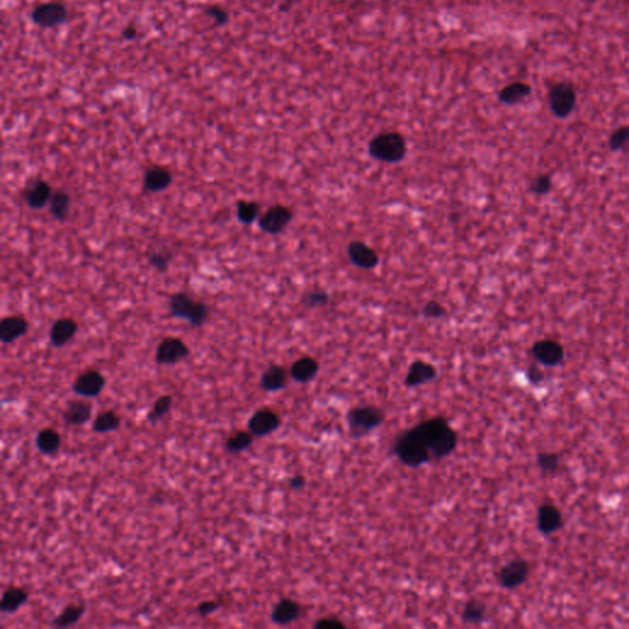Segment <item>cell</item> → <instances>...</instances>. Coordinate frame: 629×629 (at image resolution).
Here are the masks:
<instances>
[{
  "label": "cell",
  "instance_id": "6da1fadb",
  "mask_svg": "<svg viewBox=\"0 0 629 629\" xmlns=\"http://www.w3.org/2000/svg\"><path fill=\"white\" fill-rule=\"evenodd\" d=\"M428 447L432 461L452 455L457 447V433L444 417H434L413 427Z\"/></svg>",
  "mask_w": 629,
  "mask_h": 629
},
{
  "label": "cell",
  "instance_id": "7a4b0ae2",
  "mask_svg": "<svg viewBox=\"0 0 629 629\" xmlns=\"http://www.w3.org/2000/svg\"><path fill=\"white\" fill-rule=\"evenodd\" d=\"M391 452L403 465L412 469H418L432 462L428 447H425V442L420 439L415 428L408 429L397 437Z\"/></svg>",
  "mask_w": 629,
  "mask_h": 629
},
{
  "label": "cell",
  "instance_id": "3957f363",
  "mask_svg": "<svg viewBox=\"0 0 629 629\" xmlns=\"http://www.w3.org/2000/svg\"><path fill=\"white\" fill-rule=\"evenodd\" d=\"M368 153L380 163L397 164L406 156V138L396 131L378 133L368 144Z\"/></svg>",
  "mask_w": 629,
  "mask_h": 629
},
{
  "label": "cell",
  "instance_id": "277c9868",
  "mask_svg": "<svg viewBox=\"0 0 629 629\" xmlns=\"http://www.w3.org/2000/svg\"><path fill=\"white\" fill-rule=\"evenodd\" d=\"M169 306L173 317L186 319L193 327H201L209 317V307L186 292L173 294L170 297Z\"/></svg>",
  "mask_w": 629,
  "mask_h": 629
},
{
  "label": "cell",
  "instance_id": "5b68a950",
  "mask_svg": "<svg viewBox=\"0 0 629 629\" xmlns=\"http://www.w3.org/2000/svg\"><path fill=\"white\" fill-rule=\"evenodd\" d=\"M385 420V413L376 406H358L351 408L346 415L349 435L353 439L366 437L378 428Z\"/></svg>",
  "mask_w": 629,
  "mask_h": 629
},
{
  "label": "cell",
  "instance_id": "8992f818",
  "mask_svg": "<svg viewBox=\"0 0 629 629\" xmlns=\"http://www.w3.org/2000/svg\"><path fill=\"white\" fill-rule=\"evenodd\" d=\"M31 20L42 28H55L67 23L68 9L60 1H48L37 5L31 13Z\"/></svg>",
  "mask_w": 629,
  "mask_h": 629
},
{
  "label": "cell",
  "instance_id": "52a82bcc",
  "mask_svg": "<svg viewBox=\"0 0 629 629\" xmlns=\"http://www.w3.org/2000/svg\"><path fill=\"white\" fill-rule=\"evenodd\" d=\"M576 104V92L569 82H558L549 90V107L552 112L559 119H566Z\"/></svg>",
  "mask_w": 629,
  "mask_h": 629
},
{
  "label": "cell",
  "instance_id": "ba28073f",
  "mask_svg": "<svg viewBox=\"0 0 629 629\" xmlns=\"http://www.w3.org/2000/svg\"><path fill=\"white\" fill-rule=\"evenodd\" d=\"M294 213L292 210L283 204H274L261 215L258 220L261 230L270 235H278L292 223Z\"/></svg>",
  "mask_w": 629,
  "mask_h": 629
},
{
  "label": "cell",
  "instance_id": "9c48e42d",
  "mask_svg": "<svg viewBox=\"0 0 629 629\" xmlns=\"http://www.w3.org/2000/svg\"><path fill=\"white\" fill-rule=\"evenodd\" d=\"M190 348L181 338L166 337L159 343L155 361L160 365H175L190 356Z\"/></svg>",
  "mask_w": 629,
  "mask_h": 629
},
{
  "label": "cell",
  "instance_id": "30bf717a",
  "mask_svg": "<svg viewBox=\"0 0 629 629\" xmlns=\"http://www.w3.org/2000/svg\"><path fill=\"white\" fill-rule=\"evenodd\" d=\"M530 566L525 559H513L503 566L498 573V581L506 590L519 588L527 580Z\"/></svg>",
  "mask_w": 629,
  "mask_h": 629
},
{
  "label": "cell",
  "instance_id": "8fae6325",
  "mask_svg": "<svg viewBox=\"0 0 629 629\" xmlns=\"http://www.w3.org/2000/svg\"><path fill=\"white\" fill-rule=\"evenodd\" d=\"M346 255L351 263L361 269H374L380 262L378 252L361 240H353L346 246Z\"/></svg>",
  "mask_w": 629,
  "mask_h": 629
},
{
  "label": "cell",
  "instance_id": "7c38bea8",
  "mask_svg": "<svg viewBox=\"0 0 629 629\" xmlns=\"http://www.w3.org/2000/svg\"><path fill=\"white\" fill-rule=\"evenodd\" d=\"M280 427V418L277 412L270 408H261L256 410L248 420L247 429L255 437H266L274 433Z\"/></svg>",
  "mask_w": 629,
  "mask_h": 629
},
{
  "label": "cell",
  "instance_id": "4fadbf2b",
  "mask_svg": "<svg viewBox=\"0 0 629 629\" xmlns=\"http://www.w3.org/2000/svg\"><path fill=\"white\" fill-rule=\"evenodd\" d=\"M106 378L104 375L101 374L97 370H87L78 378H75L73 383L74 393L79 396L97 397L102 393V390L105 388Z\"/></svg>",
  "mask_w": 629,
  "mask_h": 629
},
{
  "label": "cell",
  "instance_id": "5bb4252c",
  "mask_svg": "<svg viewBox=\"0 0 629 629\" xmlns=\"http://www.w3.org/2000/svg\"><path fill=\"white\" fill-rule=\"evenodd\" d=\"M532 356L546 366H554L564 359V348L561 343L553 339H542L535 343Z\"/></svg>",
  "mask_w": 629,
  "mask_h": 629
},
{
  "label": "cell",
  "instance_id": "9a60e30c",
  "mask_svg": "<svg viewBox=\"0 0 629 629\" xmlns=\"http://www.w3.org/2000/svg\"><path fill=\"white\" fill-rule=\"evenodd\" d=\"M437 376H438V371L433 364L418 359L410 365L406 378H405V385L407 388H417V386H422V385L433 381L437 378Z\"/></svg>",
  "mask_w": 629,
  "mask_h": 629
},
{
  "label": "cell",
  "instance_id": "2e32d148",
  "mask_svg": "<svg viewBox=\"0 0 629 629\" xmlns=\"http://www.w3.org/2000/svg\"><path fill=\"white\" fill-rule=\"evenodd\" d=\"M537 527L543 535H551L563 527V515L553 504H542L538 508Z\"/></svg>",
  "mask_w": 629,
  "mask_h": 629
},
{
  "label": "cell",
  "instance_id": "e0dca14e",
  "mask_svg": "<svg viewBox=\"0 0 629 629\" xmlns=\"http://www.w3.org/2000/svg\"><path fill=\"white\" fill-rule=\"evenodd\" d=\"M28 319L20 314H13L1 319L0 322V339L4 344L15 342L28 332Z\"/></svg>",
  "mask_w": 629,
  "mask_h": 629
},
{
  "label": "cell",
  "instance_id": "ac0fdd59",
  "mask_svg": "<svg viewBox=\"0 0 629 629\" xmlns=\"http://www.w3.org/2000/svg\"><path fill=\"white\" fill-rule=\"evenodd\" d=\"M92 405L82 400H72L67 403L63 420L68 425H84L92 420Z\"/></svg>",
  "mask_w": 629,
  "mask_h": 629
},
{
  "label": "cell",
  "instance_id": "d6986e66",
  "mask_svg": "<svg viewBox=\"0 0 629 629\" xmlns=\"http://www.w3.org/2000/svg\"><path fill=\"white\" fill-rule=\"evenodd\" d=\"M300 613L301 607L297 601H294L292 598H282L273 607L270 613V620L275 625H290L300 617Z\"/></svg>",
  "mask_w": 629,
  "mask_h": 629
},
{
  "label": "cell",
  "instance_id": "ffe728a7",
  "mask_svg": "<svg viewBox=\"0 0 629 629\" xmlns=\"http://www.w3.org/2000/svg\"><path fill=\"white\" fill-rule=\"evenodd\" d=\"M171 182H173V173L164 166L154 165L144 173V188L146 191L153 193L165 191Z\"/></svg>",
  "mask_w": 629,
  "mask_h": 629
},
{
  "label": "cell",
  "instance_id": "44dd1931",
  "mask_svg": "<svg viewBox=\"0 0 629 629\" xmlns=\"http://www.w3.org/2000/svg\"><path fill=\"white\" fill-rule=\"evenodd\" d=\"M319 364L312 356H302L294 361L289 370L290 378L299 383H307L312 381L319 374Z\"/></svg>",
  "mask_w": 629,
  "mask_h": 629
},
{
  "label": "cell",
  "instance_id": "7402d4cb",
  "mask_svg": "<svg viewBox=\"0 0 629 629\" xmlns=\"http://www.w3.org/2000/svg\"><path fill=\"white\" fill-rule=\"evenodd\" d=\"M52 187L43 180H37L25 191V201L31 209H42L50 201Z\"/></svg>",
  "mask_w": 629,
  "mask_h": 629
},
{
  "label": "cell",
  "instance_id": "603a6c76",
  "mask_svg": "<svg viewBox=\"0 0 629 629\" xmlns=\"http://www.w3.org/2000/svg\"><path fill=\"white\" fill-rule=\"evenodd\" d=\"M77 332H78V324L75 319L69 317L58 319L50 329V343L57 348L65 346Z\"/></svg>",
  "mask_w": 629,
  "mask_h": 629
},
{
  "label": "cell",
  "instance_id": "cb8c5ba5",
  "mask_svg": "<svg viewBox=\"0 0 629 629\" xmlns=\"http://www.w3.org/2000/svg\"><path fill=\"white\" fill-rule=\"evenodd\" d=\"M289 373L284 366L270 365L261 378V388L266 393H277L283 390L288 383Z\"/></svg>",
  "mask_w": 629,
  "mask_h": 629
},
{
  "label": "cell",
  "instance_id": "d4e9b609",
  "mask_svg": "<svg viewBox=\"0 0 629 629\" xmlns=\"http://www.w3.org/2000/svg\"><path fill=\"white\" fill-rule=\"evenodd\" d=\"M531 94V87L524 82H514L503 87L499 92V101L504 105H516Z\"/></svg>",
  "mask_w": 629,
  "mask_h": 629
},
{
  "label": "cell",
  "instance_id": "484cf974",
  "mask_svg": "<svg viewBox=\"0 0 629 629\" xmlns=\"http://www.w3.org/2000/svg\"><path fill=\"white\" fill-rule=\"evenodd\" d=\"M62 445L60 433L52 428L42 429L37 434L36 447L45 455H55Z\"/></svg>",
  "mask_w": 629,
  "mask_h": 629
},
{
  "label": "cell",
  "instance_id": "4316f807",
  "mask_svg": "<svg viewBox=\"0 0 629 629\" xmlns=\"http://www.w3.org/2000/svg\"><path fill=\"white\" fill-rule=\"evenodd\" d=\"M28 598V594L21 588H9L5 590L0 602V610L4 613H14L18 611L23 603H26Z\"/></svg>",
  "mask_w": 629,
  "mask_h": 629
},
{
  "label": "cell",
  "instance_id": "83f0119b",
  "mask_svg": "<svg viewBox=\"0 0 629 629\" xmlns=\"http://www.w3.org/2000/svg\"><path fill=\"white\" fill-rule=\"evenodd\" d=\"M486 612H487V606L484 602L481 601L478 598H471L470 601H467L464 606L462 613H461V620L469 625H479L486 620Z\"/></svg>",
  "mask_w": 629,
  "mask_h": 629
},
{
  "label": "cell",
  "instance_id": "f1b7e54d",
  "mask_svg": "<svg viewBox=\"0 0 629 629\" xmlns=\"http://www.w3.org/2000/svg\"><path fill=\"white\" fill-rule=\"evenodd\" d=\"M70 209V196L63 190L53 192L50 201V213L55 219L65 221Z\"/></svg>",
  "mask_w": 629,
  "mask_h": 629
},
{
  "label": "cell",
  "instance_id": "f546056e",
  "mask_svg": "<svg viewBox=\"0 0 629 629\" xmlns=\"http://www.w3.org/2000/svg\"><path fill=\"white\" fill-rule=\"evenodd\" d=\"M121 427V417L114 410H102L92 422L95 433H110Z\"/></svg>",
  "mask_w": 629,
  "mask_h": 629
},
{
  "label": "cell",
  "instance_id": "4dcf8cb0",
  "mask_svg": "<svg viewBox=\"0 0 629 629\" xmlns=\"http://www.w3.org/2000/svg\"><path fill=\"white\" fill-rule=\"evenodd\" d=\"M85 613V606L82 605H68L63 608L60 615L55 616V620H52V625L57 628H67L70 625L78 623Z\"/></svg>",
  "mask_w": 629,
  "mask_h": 629
},
{
  "label": "cell",
  "instance_id": "1f68e13d",
  "mask_svg": "<svg viewBox=\"0 0 629 629\" xmlns=\"http://www.w3.org/2000/svg\"><path fill=\"white\" fill-rule=\"evenodd\" d=\"M253 438H255V435L250 430H247V432L246 430H239L226 439L225 447L231 454L245 452L253 444Z\"/></svg>",
  "mask_w": 629,
  "mask_h": 629
},
{
  "label": "cell",
  "instance_id": "d6a6232c",
  "mask_svg": "<svg viewBox=\"0 0 629 629\" xmlns=\"http://www.w3.org/2000/svg\"><path fill=\"white\" fill-rule=\"evenodd\" d=\"M260 210L261 207L258 203L241 199V201L237 202L236 204L237 219L240 223L250 225L257 219V217L260 214Z\"/></svg>",
  "mask_w": 629,
  "mask_h": 629
},
{
  "label": "cell",
  "instance_id": "836d02e7",
  "mask_svg": "<svg viewBox=\"0 0 629 629\" xmlns=\"http://www.w3.org/2000/svg\"><path fill=\"white\" fill-rule=\"evenodd\" d=\"M329 301H331V297H329V292L321 290V289L309 290L301 297V304L307 309L324 307V306L329 305Z\"/></svg>",
  "mask_w": 629,
  "mask_h": 629
},
{
  "label": "cell",
  "instance_id": "e575fe53",
  "mask_svg": "<svg viewBox=\"0 0 629 629\" xmlns=\"http://www.w3.org/2000/svg\"><path fill=\"white\" fill-rule=\"evenodd\" d=\"M173 397L170 396V395H164V396L159 397L156 400L155 403H154V406L151 408V412L148 413L146 420H149L151 425H155L158 420H161L163 417L169 413L171 406H173Z\"/></svg>",
  "mask_w": 629,
  "mask_h": 629
},
{
  "label": "cell",
  "instance_id": "d590c367",
  "mask_svg": "<svg viewBox=\"0 0 629 629\" xmlns=\"http://www.w3.org/2000/svg\"><path fill=\"white\" fill-rule=\"evenodd\" d=\"M537 464L545 474H551L559 467V455L553 452H540L537 455Z\"/></svg>",
  "mask_w": 629,
  "mask_h": 629
},
{
  "label": "cell",
  "instance_id": "8d00e7d4",
  "mask_svg": "<svg viewBox=\"0 0 629 629\" xmlns=\"http://www.w3.org/2000/svg\"><path fill=\"white\" fill-rule=\"evenodd\" d=\"M608 146L611 148V151H620V149H623L625 146H629V127L628 126H625V127H620L615 131V132L612 133L611 137H610V141H608Z\"/></svg>",
  "mask_w": 629,
  "mask_h": 629
},
{
  "label": "cell",
  "instance_id": "74e56055",
  "mask_svg": "<svg viewBox=\"0 0 629 629\" xmlns=\"http://www.w3.org/2000/svg\"><path fill=\"white\" fill-rule=\"evenodd\" d=\"M205 14L208 15L209 18H213L214 20L215 23L218 25V26H223V25H226L229 21V18H230V15H229L228 9H225L223 8L221 5L213 4L209 5V6H207L204 9Z\"/></svg>",
  "mask_w": 629,
  "mask_h": 629
},
{
  "label": "cell",
  "instance_id": "f35d334b",
  "mask_svg": "<svg viewBox=\"0 0 629 629\" xmlns=\"http://www.w3.org/2000/svg\"><path fill=\"white\" fill-rule=\"evenodd\" d=\"M425 319H442L447 314L445 306H442L439 301L430 300L423 306L422 309Z\"/></svg>",
  "mask_w": 629,
  "mask_h": 629
},
{
  "label": "cell",
  "instance_id": "ab89813d",
  "mask_svg": "<svg viewBox=\"0 0 629 629\" xmlns=\"http://www.w3.org/2000/svg\"><path fill=\"white\" fill-rule=\"evenodd\" d=\"M171 258H173V253L170 251H164V252H153L149 255V263H151L154 268L159 269L161 272H164L169 267L170 262H171Z\"/></svg>",
  "mask_w": 629,
  "mask_h": 629
},
{
  "label": "cell",
  "instance_id": "60d3db41",
  "mask_svg": "<svg viewBox=\"0 0 629 629\" xmlns=\"http://www.w3.org/2000/svg\"><path fill=\"white\" fill-rule=\"evenodd\" d=\"M552 188V180L548 175L542 173L535 178L530 186V191L535 195H546Z\"/></svg>",
  "mask_w": 629,
  "mask_h": 629
},
{
  "label": "cell",
  "instance_id": "b9f144b4",
  "mask_svg": "<svg viewBox=\"0 0 629 629\" xmlns=\"http://www.w3.org/2000/svg\"><path fill=\"white\" fill-rule=\"evenodd\" d=\"M314 629H343L346 628V625L342 620L334 618V617H326L321 620H316L314 625Z\"/></svg>",
  "mask_w": 629,
  "mask_h": 629
},
{
  "label": "cell",
  "instance_id": "7bdbcfd3",
  "mask_svg": "<svg viewBox=\"0 0 629 629\" xmlns=\"http://www.w3.org/2000/svg\"><path fill=\"white\" fill-rule=\"evenodd\" d=\"M220 607L219 602L217 601H204L199 603V606L197 607V612L201 616H209L218 611Z\"/></svg>",
  "mask_w": 629,
  "mask_h": 629
},
{
  "label": "cell",
  "instance_id": "ee69618b",
  "mask_svg": "<svg viewBox=\"0 0 629 629\" xmlns=\"http://www.w3.org/2000/svg\"><path fill=\"white\" fill-rule=\"evenodd\" d=\"M543 378L545 376H543L542 370L540 369L536 365H531L530 366L529 370H527V378H529L530 383L537 385V383H542Z\"/></svg>",
  "mask_w": 629,
  "mask_h": 629
},
{
  "label": "cell",
  "instance_id": "f6af8a7d",
  "mask_svg": "<svg viewBox=\"0 0 629 629\" xmlns=\"http://www.w3.org/2000/svg\"><path fill=\"white\" fill-rule=\"evenodd\" d=\"M306 479L304 476H301V474H295L294 477L289 479V486L292 488V491H300L302 488L305 487Z\"/></svg>",
  "mask_w": 629,
  "mask_h": 629
},
{
  "label": "cell",
  "instance_id": "bcb514c9",
  "mask_svg": "<svg viewBox=\"0 0 629 629\" xmlns=\"http://www.w3.org/2000/svg\"><path fill=\"white\" fill-rule=\"evenodd\" d=\"M122 36H124V40H127V41H133V40H136L138 37V28H136L134 25L126 26L124 32H122Z\"/></svg>",
  "mask_w": 629,
  "mask_h": 629
},
{
  "label": "cell",
  "instance_id": "7dc6e473",
  "mask_svg": "<svg viewBox=\"0 0 629 629\" xmlns=\"http://www.w3.org/2000/svg\"></svg>",
  "mask_w": 629,
  "mask_h": 629
}]
</instances>
